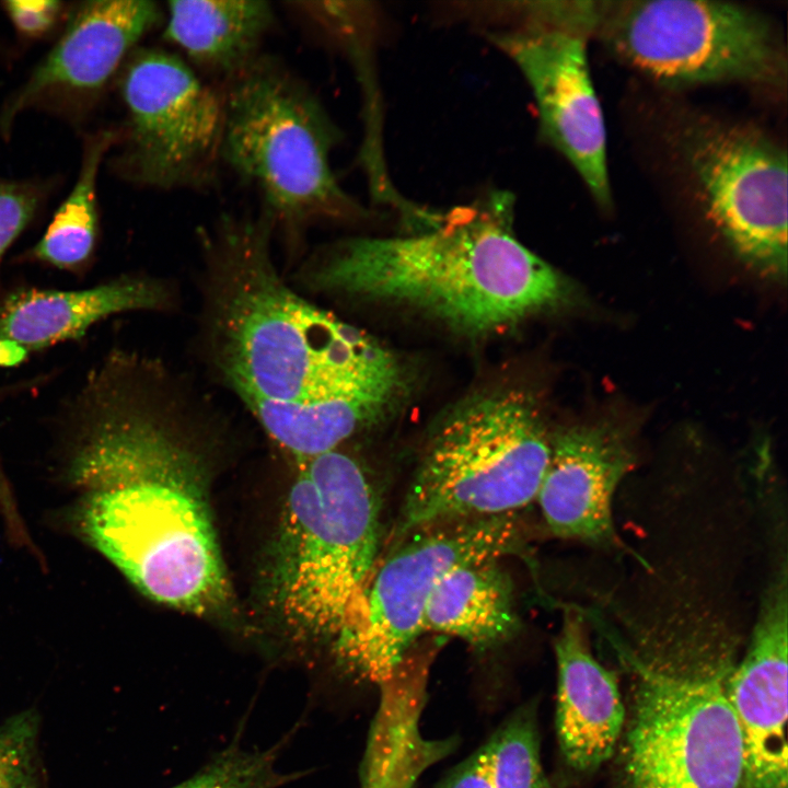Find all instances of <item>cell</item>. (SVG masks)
Returning a JSON list of instances; mask_svg holds the SVG:
<instances>
[{"label":"cell","mask_w":788,"mask_h":788,"mask_svg":"<svg viewBox=\"0 0 788 788\" xmlns=\"http://www.w3.org/2000/svg\"><path fill=\"white\" fill-rule=\"evenodd\" d=\"M499 559L457 566L436 586L422 630L460 638L479 651L512 639L521 627L514 587Z\"/></svg>","instance_id":"d6986e66"},{"label":"cell","mask_w":788,"mask_h":788,"mask_svg":"<svg viewBox=\"0 0 788 788\" xmlns=\"http://www.w3.org/2000/svg\"><path fill=\"white\" fill-rule=\"evenodd\" d=\"M120 92L127 112L116 167L127 179L159 189L212 185L223 136L220 88L163 49H138L126 65Z\"/></svg>","instance_id":"30bf717a"},{"label":"cell","mask_w":788,"mask_h":788,"mask_svg":"<svg viewBox=\"0 0 788 788\" xmlns=\"http://www.w3.org/2000/svg\"><path fill=\"white\" fill-rule=\"evenodd\" d=\"M35 718L23 712L0 726V788H38Z\"/></svg>","instance_id":"603a6c76"},{"label":"cell","mask_w":788,"mask_h":788,"mask_svg":"<svg viewBox=\"0 0 788 788\" xmlns=\"http://www.w3.org/2000/svg\"><path fill=\"white\" fill-rule=\"evenodd\" d=\"M554 651L560 754L571 770L590 774L611 758L624 731L618 680L593 656L587 624L576 611L565 613Z\"/></svg>","instance_id":"2e32d148"},{"label":"cell","mask_w":788,"mask_h":788,"mask_svg":"<svg viewBox=\"0 0 788 788\" xmlns=\"http://www.w3.org/2000/svg\"><path fill=\"white\" fill-rule=\"evenodd\" d=\"M509 195L497 193L416 234L345 241L310 282L410 306L472 336L508 328L573 298L570 282L513 235Z\"/></svg>","instance_id":"3957f363"},{"label":"cell","mask_w":788,"mask_h":788,"mask_svg":"<svg viewBox=\"0 0 788 788\" xmlns=\"http://www.w3.org/2000/svg\"><path fill=\"white\" fill-rule=\"evenodd\" d=\"M274 221L224 217L208 237L216 359L243 403L304 406L406 384L395 357L278 277Z\"/></svg>","instance_id":"7a4b0ae2"},{"label":"cell","mask_w":788,"mask_h":788,"mask_svg":"<svg viewBox=\"0 0 788 788\" xmlns=\"http://www.w3.org/2000/svg\"><path fill=\"white\" fill-rule=\"evenodd\" d=\"M298 464L265 595L290 634L332 640L380 557V498L363 467L338 449Z\"/></svg>","instance_id":"5b68a950"},{"label":"cell","mask_w":788,"mask_h":788,"mask_svg":"<svg viewBox=\"0 0 788 788\" xmlns=\"http://www.w3.org/2000/svg\"><path fill=\"white\" fill-rule=\"evenodd\" d=\"M39 198L33 184L0 179V259L34 217Z\"/></svg>","instance_id":"cb8c5ba5"},{"label":"cell","mask_w":788,"mask_h":788,"mask_svg":"<svg viewBox=\"0 0 788 788\" xmlns=\"http://www.w3.org/2000/svg\"><path fill=\"white\" fill-rule=\"evenodd\" d=\"M276 751H243L232 746L192 778L173 788H277L296 775L276 768Z\"/></svg>","instance_id":"7402d4cb"},{"label":"cell","mask_w":788,"mask_h":788,"mask_svg":"<svg viewBox=\"0 0 788 788\" xmlns=\"http://www.w3.org/2000/svg\"><path fill=\"white\" fill-rule=\"evenodd\" d=\"M117 132L103 131L89 140L78 181L54 216L34 255L58 268H74L92 254L96 230V177L104 153Z\"/></svg>","instance_id":"ffe728a7"},{"label":"cell","mask_w":788,"mask_h":788,"mask_svg":"<svg viewBox=\"0 0 788 788\" xmlns=\"http://www.w3.org/2000/svg\"><path fill=\"white\" fill-rule=\"evenodd\" d=\"M165 288L154 280L121 277L82 290H23L0 306V339L27 355L82 337L99 321L126 311L164 304Z\"/></svg>","instance_id":"e0dca14e"},{"label":"cell","mask_w":788,"mask_h":788,"mask_svg":"<svg viewBox=\"0 0 788 788\" xmlns=\"http://www.w3.org/2000/svg\"><path fill=\"white\" fill-rule=\"evenodd\" d=\"M530 85L541 131L575 167L595 201L612 204L606 129L587 56L586 35L526 23L491 35Z\"/></svg>","instance_id":"7c38bea8"},{"label":"cell","mask_w":788,"mask_h":788,"mask_svg":"<svg viewBox=\"0 0 788 788\" xmlns=\"http://www.w3.org/2000/svg\"><path fill=\"white\" fill-rule=\"evenodd\" d=\"M596 31L623 60L669 85L779 84L787 65L774 26L731 2H600Z\"/></svg>","instance_id":"9c48e42d"},{"label":"cell","mask_w":788,"mask_h":788,"mask_svg":"<svg viewBox=\"0 0 788 788\" xmlns=\"http://www.w3.org/2000/svg\"><path fill=\"white\" fill-rule=\"evenodd\" d=\"M616 648L634 683L617 788H746L731 642L696 631Z\"/></svg>","instance_id":"277c9868"},{"label":"cell","mask_w":788,"mask_h":788,"mask_svg":"<svg viewBox=\"0 0 788 788\" xmlns=\"http://www.w3.org/2000/svg\"><path fill=\"white\" fill-rule=\"evenodd\" d=\"M131 360L112 357L73 406L70 480L82 536L144 595L211 614L231 591L201 463L179 436L172 406Z\"/></svg>","instance_id":"6da1fadb"},{"label":"cell","mask_w":788,"mask_h":788,"mask_svg":"<svg viewBox=\"0 0 788 788\" xmlns=\"http://www.w3.org/2000/svg\"><path fill=\"white\" fill-rule=\"evenodd\" d=\"M533 703L518 708L484 744L495 788H556L546 776Z\"/></svg>","instance_id":"44dd1931"},{"label":"cell","mask_w":788,"mask_h":788,"mask_svg":"<svg viewBox=\"0 0 788 788\" xmlns=\"http://www.w3.org/2000/svg\"><path fill=\"white\" fill-rule=\"evenodd\" d=\"M787 563L763 593L749 646L728 681L746 788H787Z\"/></svg>","instance_id":"4fadbf2b"},{"label":"cell","mask_w":788,"mask_h":788,"mask_svg":"<svg viewBox=\"0 0 788 788\" xmlns=\"http://www.w3.org/2000/svg\"><path fill=\"white\" fill-rule=\"evenodd\" d=\"M521 544L510 513L429 524L389 545L332 639L337 663L361 680L385 683L424 634L440 579L461 565L517 554Z\"/></svg>","instance_id":"ba28073f"},{"label":"cell","mask_w":788,"mask_h":788,"mask_svg":"<svg viewBox=\"0 0 788 788\" xmlns=\"http://www.w3.org/2000/svg\"><path fill=\"white\" fill-rule=\"evenodd\" d=\"M3 5L15 27L30 36L42 35L51 28L61 8L55 0H8Z\"/></svg>","instance_id":"d4e9b609"},{"label":"cell","mask_w":788,"mask_h":788,"mask_svg":"<svg viewBox=\"0 0 788 788\" xmlns=\"http://www.w3.org/2000/svg\"><path fill=\"white\" fill-rule=\"evenodd\" d=\"M549 455L532 395L510 386L471 394L431 430L389 545L429 524L515 513L535 500Z\"/></svg>","instance_id":"8992f818"},{"label":"cell","mask_w":788,"mask_h":788,"mask_svg":"<svg viewBox=\"0 0 788 788\" xmlns=\"http://www.w3.org/2000/svg\"><path fill=\"white\" fill-rule=\"evenodd\" d=\"M27 354L16 345L0 339V366L13 367L25 359Z\"/></svg>","instance_id":"4316f807"},{"label":"cell","mask_w":788,"mask_h":788,"mask_svg":"<svg viewBox=\"0 0 788 788\" xmlns=\"http://www.w3.org/2000/svg\"><path fill=\"white\" fill-rule=\"evenodd\" d=\"M710 221L733 253L763 275L787 271V154L752 127L694 117L679 134Z\"/></svg>","instance_id":"8fae6325"},{"label":"cell","mask_w":788,"mask_h":788,"mask_svg":"<svg viewBox=\"0 0 788 788\" xmlns=\"http://www.w3.org/2000/svg\"><path fill=\"white\" fill-rule=\"evenodd\" d=\"M220 90L221 160L257 188L274 223L296 228L362 212L331 166L339 130L306 83L283 62L260 54Z\"/></svg>","instance_id":"52a82bcc"},{"label":"cell","mask_w":788,"mask_h":788,"mask_svg":"<svg viewBox=\"0 0 788 788\" xmlns=\"http://www.w3.org/2000/svg\"><path fill=\"white\" fill-rule=\"evenodd\" d=\"M635 464L629 439L614 425H576L551 432V455L535 500L549 531L613 546L614 494Z\"/></svg>","instance_id":"5bb4252c"},{"label":"cell","mask_w":788,"mask_h":788,"mask_svg":"<svg viewBox=\"0 0 788 788\" xmlns=\"http://www.w3.org/2000/svg\"><path fill=\"white\" fill-rule=\"evenodd\" d=\"M274 22L275 10L264 0H173L163 35L190 63L224 83L262 54Z\"/></svg>","instance_id":"ac0fdd59"},{"label":"cell","mask_w":788,"mask_h":788,"mask_svg":"<svg viewBox=\"0 0 788 788\" xmlns=\"http://www.w3.org/2000/svg\"><path fill=\"white\" fill-rule=\"evenodd\" d=\"M436 788H495L484 745L456 765Z\"/></svg>","instance_id":"484cf974"},{"label":"cell","mask_w":788,"mask_h":788,"mask_svg":"<svg viewBox=\"0 0 788 788\" xmlns=\"http://www.w3.org/2000/svg\"><path fill=\"white\" fill-rule=\"evenodd\" d=\"M161 19L162 10L150 0L82 3L55 47L9 102L1 125L8 129L23 108L45 93L99 90L131 47Z\"/></svg>","instance_id":"9a60e30c"}]
</instances>
